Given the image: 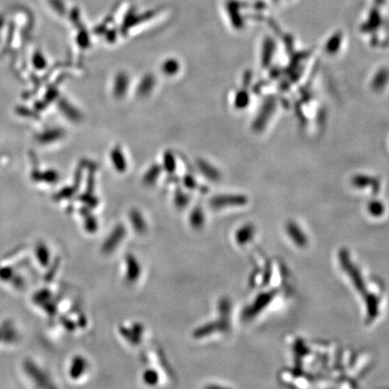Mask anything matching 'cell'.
Instances as JSON below:
<instances>
[{
  "instance_id": "3957f363",
  "label": "cell",
  "mask_w": 389,
  "mask_h": 389,
  "mask_svg": "<svg viewBox=\"0 0 389 389\" xmlns=\"http://www.w3.org/2000/svg\"><path fill=\"white\" fill-rule=\"evenodd\" d=\"M87 368V361L83 357L77 356L71 361L70 367V376L73 379H78L84 374Z\"/></svg>"
},
{
  "instance_id": "9a60e30c",
  "label": "cell",
  "mask_w": 389,
  "mask_h": 389,
  "mask_svg": "<svg viewBox=\"0 0 389 389\" xmlns=\"http://www.w3.org/2000/svg\"><path fill=\"white\" fill-rule=\"evenodd\" d=\"M175 165L176 164H175V160H174V158H173L172 156L169 154V153L165 154V156H164V167H165V168L169 172H171V171L175 169Z\"/></svg>"
},
{
  "instance_id": "30bf717a",
  "label": "cell",
  "mask_w": 389,
  "mask_h": 389,
  "mask_svg": "<svg viewBox=\"0 0 389 389\" xmlns=\"http://www.w3.org/2000/svg\"><path fill=\"white\" fill-rule=\"evenodd\" d=\"M153 86H154V78L152 76H147L139 86L138 94L141 96L148 95L153 88Z\"/></svg>"
},
{
  "instance_id": "9c48e42d",
  "label": "cell",
  "mask_w": 389,
  "mask_h": 389,
  "mask_svg": "<svg viewBox=\"0 0 389 389\" xmlns=\"http://www.w3.org/2000/svg\"><path fill=\"white\" fill-rule=\"evenodd\" d=\"M205 216L202 209L199 208H194L190 215V225L194 228H200L204 226Z\"/></svg>"
},
{
  "instance_id": "4fadbf2b",
  "label": "cell",
  "mask_w": 389,
  "mask_h": 389,
  "mask_svg": "<svg viewBox=\"0 0 389 389\" xmlns=\"http://www.w3.org/2000/svg\"><path fill=\"white\" fill-rule=\"evenodd\" d=\"M178 64L176 61L174 60H169L168 62H165L162 67V70L165 74H168V75H173L175 74L177 71H178Z\"/></svg>"
},
{
  "instance_id": "5b68a950",
  "label": "cell",
  "mask_w": 389,
  "mask_h": 389,
  "mask_svg": "<svg viewBox=\"0 0 389 389\" xmlns=\"http://www.w3.org/2000/svg\"><path fill=\"white\" fill-rule=\"evenodd\" d=\"M243 201V199L237 197H217L212 199L211 205L214 208H222L229 205H239Z\"/></svg>"
},
{
  "instance_id": "277c9868",
  "label": "cell",
  "mask_w": 389,
  "mask_h": 389,
  "mask_svg": "<svg viewBox=\"0 0 389 389\" xmlns=\"http://www.w3.org/2000/svg\"><path fill=\"white\" fill-rule=\"evenodd\" d=\"M128 88V78L124 73H120L116 77L114 86V93L118 97L124 96Z\"/></svg>"
},
{
  "instance_id": "8fae6325",
  "label": "cell",
  "mask_w": 389,
  "mask_h": 389,
  "mask_svg": "<svg viewBox=\"0 0 389 389\" xmlns=\"http://www.w3.org/2000/svg\"><path fill=\"white\" fill-rule=\"evenodd\" d=\"M142 377L144 383L149 385H155L158 384V381L159 379V374L154 369H147L143 373Z\"/></svg>"
},
{
  "instance_id": "52a82bcc",
  "label": "cell",
  "mask_w": 389,
  "mask_h": 389,
  "mask_svg": "<svg viewBox=\"0 0 389 389\" xmlns=\"http://www.w3.org/2000/svg\"><path fill=\"white\" fill-rule=\"evenodd\" d=\"M199 169L201 172H203L204 175L208 178H211V179H217L218 177V171H217L216 168L212 167L210 164L208 163L207 161H204V160H199Z\"/></svg>"
},
{
  "instance_id": "2e32d148",
  "label": "cell",
  "mask_w": 389,
  "mask_h": 389,
  "mask_svg": "<svg viewBox=\"0 0 389 389\" xmlns=\"http://www.w3.org/2000/svg\"><path fill=\"white\" fill-rule=\"evenodd\" d=\"M192 180H193V179L189 177H186V178H185V184H186V186H188L189 188H193L192 186H194V182L192 181Z\"/></svg>"
},
{
  "instance_id": "ba28073f",
  "label": "cell",
  "mask_w": 389,
  "mask_h": 389,
  "mask_svg": "<svg viewBox=\"0 0 389 389\" xmlns=\"http://www.w3.org/2000/svg\"><path fill=\"white\" fill-rule=\"evenodd\" d=\"M36 255L37 256L38 261L42 265L46 266L48 264L49 260H50V252H49L48 248L45 243H41V244L37 245Z\"/></svg>"
},
{
  "instance_id": "8992f818",
  "label": "cell",
  "mask_w": 389,
  "mask_h": 389,
  "mask_svg": "<svg viewBox=\"0 0 389 389\" xmlns=\"http://www.w3.org/2000/svg\"><path fill=\"white\" fill-rule=\"evenodd\" d=\"M111 158H112L113 163L115 165V168H116V169L119 171H124V169L126 168V161L124 159L123 152L121 151L119 148H115L113 150Z\"/></svg>"
},
{
  "instance_id": "7a4b0ae2",
  "label": "cell",
  "mask_w": 389,
  "mask_h": 389,
  "mask_svg": "<svg viewBox=\"0 0 389 389\" xmlns=\"http://www.w3.org/2000/svg\"><path fill=\"white\" fill-rule=\"evenodd\" d=\"M141 275V268L136 259L132 255L126 258V279L129 282H135Z\"/></svg>"
},
{
  "instance_id": "5bb4252c",
  "label": "cell",
  "mask_w": 389,
  "mask_h": 389,
  "mask_svg": "<svg viewBox=\"0 0 389 389\" xmlns=\"http://www.w3.org/2000/svg\"><path fill=\"white\" fill-rule=\"evenodd\" d=\"M159 169L158 167H154V168H150V170L146 174L145 179L146 183L148 184H152L153 182L156 180V178L159 175Z\"/></svg>"
},
{
  "instance_id": "7c38bea8",
  "label": "cell",
  "mask_w": 389,
  "mask_h": 389,
  "mask_svg": "<svg viewBox=\"0 0 389 389\" xmlns=\"http://www.w3.org/2000/svg\"><path fill=\"white\" fill-rule=\"evenodd\" d=\"M131 219L133 222V226L137 232H143L145 230V222L143 221L141 214L136 211H133L131 214Z\"/></svg>"
},
{
  "instance_id": "6da1fadb",
  "label": "cell",
  "mask_w": 389,
  "mask_h": 389,
  "mask_svg": "<svg viewBox=\"0 0 389 389\" xmlns=\"http://www.w3.org/2000/svg\"><path fill=\"white\" fill-rule=\"evenodd\" d=\"M124 235H125V229L124 226H116L114 231L111 233L109 238H107L104 243L103 252L110 253L112 251H114L115 248L118 246V244L121 243V241L124 239Z\"/></svg>"
}]
</instances>
